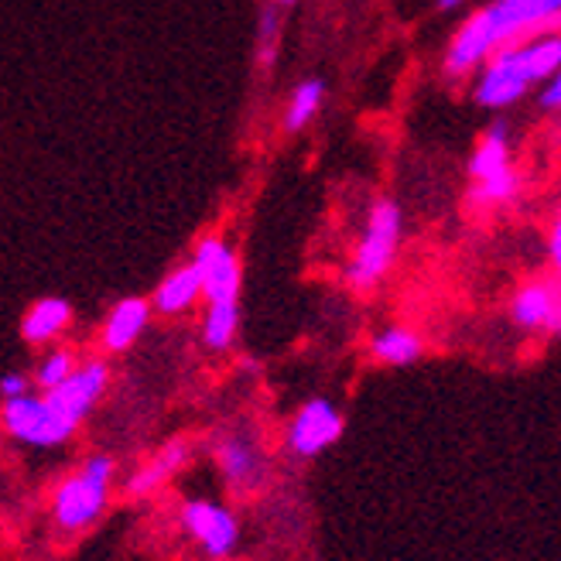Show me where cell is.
Instances as JSON below:
<instances>
[{
  "label": "cell",
  "instance_id": "obj_1",
  "mask_svg": "<svg viewBox=\"0 0 561 561\" xmlns=\"http://www.w3.org/2000/svg\"><path fill=\"white\" fill-rule=\"evenodd\" d=\"M114 480H117V462L106 453L90 456L76 472H69L51 493V520L59 527V535L76 538L82 530H90L110 507Z\"/></svg>",
  "mask_w": 561,
  "mask_h": 561
},
{
  "label": "cell",
  "instance_id": "obj_2",
  "mask_svg": "<svg viewBox=\"0 0 561 561\" xmlns=\"http://www.w3.org/2000/svg\"><path fill=\"white\" fill-rule=\"evenodd\" d=\"M401 247V206L394 199H377L370 216H367V230H363L353 261L346 267V285L356 295L374 291L387 271L394 267Z\"/></svg>",
  "mask_w": 561,
  "mask_h": 561
},
{
  "label": "cell",
  "instance_id": "obj_3",
  "mask_svg": "<svg viewBox=\"0 0 561 561\" xmlns=\"http://www.w3.org/2000/svg\"><path fill=\"white\" fill-rule=\"evenodd\" d=\"M182 530L188 541L203 551L206 561H230L240 548V520L227 507L209 496H188L179 507Z\"/></svg>",
  "mask_w": 561,
  "mask_h": 561
},
{
  "label": "cell",
  "instance_id": "obj_4",
  "mask_svg": "<svg viewBox=\"0 0 561 561\" xmlns=\"http://www.w3.org/2000/svg\"><path fill=\"white\" fill-rule=\"evenodd\" d=\"M0 421H4L8 438H14L24 448H59L79 432L51 408V401L42 394V390L38 394L32 390V394H24V398L4 401Z\"/></svg>",
  "mask_w": 561,
  "mask_h": 561
},
{
  "label": "cell",
  "instance_id": "obj_5",
  "mask_svg": "<svg viewBox=\"0 0 561 561\" xmlns=\"http://www.w3.org/2000/svg\"><path fill=\"white\" fill-rule=\"evenodd\" d=\"M209 453H213V462L222 476V483H227L233 493L240 496H250L267 486L271 480V459L264 453V445L247 435V432H219L213 442H209Z\"/></svg>",
  "mask_w": 561,
  "mask_h": 561
},
{
  "label": "cell",
  "instance_id": "obj_6",
  "mask_svg": "<svg viewBox=\"0 0 561 561\" xmlns=\"http://www.w3.org/2000/svg\"><path fill=\"white\" fill-rule=\"evenodd\" d=\"M346 417L329 398H308L285 428V453L295 462H316L343 438Z\"/></svg>",
  "mask_w": 561,
  "mask_h": 561
},
{
  "label": "cell",
  "instance_id": "obj_7",
  "mask_svg": "<svg viewBox=\"0 0 561 561\" xmlns=\"http://www.w3.org/2000/svg\"><path fill=\"white\" fill-rule=\"evenodd\" d=\"M511 322L520 332L558 340L561 335V285L558 277H530L511 298Z\"/></svg>",
  "mask_w": 561,
  "mask_h": 561
},
{
  "label": "cell",
  "instance_id": "obj_8",
  "mask_svg": "<svg viewBox=\"0 0 561 561\" xmlns=\"http://www.w3.org/2000/svg\"><path fill=\"white\" fill-rule=\"evenodd\" d=\"M192 264L199 267L203 285H206V305H240V288H243V271L237 250L209 233L195 243L192 250Z\"/></svg>",
  "mask_w": 561,
  "mask_h": 561
},
{
  "label": "cell",
  "instance_id": "obj_9",
  "mask_svg": "<svg viewBox=\"0 0 561 561\" xmlns=\"http://www.w3.org/2000/svg\"><path fill=\"white\" fill-rule=\"evenodd\" d=\"M106 387H110L106 359H87V363H79V370L66 383H59L55 390H42V394L51 401V408L59 411L72 428H82L87 417L93 414V408L103 401Z\"/></svg>",
  "mask_w": 561,
  "mask_h": 561
},
{
  "label": "cell",
  "instance_id": "obj_10",
  "mask_svg": "<svg viewBox=\"0 0 561 561\" xmlns=\"http://www.w3.org/2000/svg\"><path fill=\"white\" fill-rule=\"evenodd\" d=\"M192 456H195V445L188 438H168L161 448H154V453L127 476L124 493L130 500H145V496L158 493L192 462Z\"/></svg>",
  "mask_w": 561,
  "mask_h": 561
},
{
  "label": "cell",
  "instance_id": "obj_11",
  "mask_svg": "<svg viewBox=\"0 0 561 561\" xmlns=\"http://www.w3.org/2000/svg\"><path fill=\"white\" fill-rule=\"evenodd\" d=\"M496 32L507 45L520 32H558L561 27V0H496L486 8Z\"/></svg>",
  "mask_w": 561,
  "mask_h": 561
},
{
  "label": "cell",
  "instance_id": "obj_12",
  "mask_svg": "<svg viewBox=\"0 0 561 561\" xmlns=\"http://www.w3.org/2000/svg\"><path fill=\"white\" fill-rule=\"evenodd\" d=\"M530 87V79L524 76L514 45H503L500 51H493L486 59V69L476 82V100L483 106H511L517 103Z\"/></svg>",
  "mask_w": 561,
  "mask_h": 561
},
{
  "label": "cell",
  "instance_id": "obj_13",
  "mask_svg": "<svg viewBox=\"0 0 561 561\" xmlns=\"http://www.w3.org/2000/svg\"><path fill=\"white\" fill-rule=\"evenodd\" d=\"M151 312H154V305L148 298H124V301H117L114 308H110V316L103 322V332H100L103 350L106 353L130 350L140 340V332L148 329Z\"/></svg>",
  "mask_w": 561,
  "mask_h": 561
},
{
  "label": "cell",
  "instance_id": "obj_14",
  "mask_svg": "<svg viewBox=\"0 0 561 561\" xmlns=\"http://www.w3.org/2000/svg\"><path fill=\"white\" fill-rule=\"evenodd\" d=\"M206 298V285H203V274L199 267H195L192 261L175 267V271H168L161 277V285L154 288L151 295V305H154V312L158 316H182L188 312V308Z\"/></svg>",
  "mask_w": 561,
  "mask_h": 561
},
{
  "label": "cell",
  "instance_id": "obj_15",
  "mask_svg": "<svg viewBox=\"0 0 561 561\" xmlns=\"http://www.w3.org/2000/svg\"><path fill=\"white\" fill-rule=\"evenodd\" d=\"M72 305L66 298H38L21 319V340L27 346H48L69 329Z\"/></svg>",
  "mask_w": 561,
  "mask_h": 561
},
{
  "label": "cell",
  "instance_id": "obj_16",
  "mask_svg": "<svg viewBox=\"0 0 561 561\" xmlns=\"http://www.w3.org/2000/svg\"><path fill=\"white\" fill-rule=\"evenodd\" d=\"M370 359L380 367H411L425 356V340L408 325H387L370 340Z\"/></svg>",
  "mask_w": 561,
  "mask_h": 561
},
{
  "label": "cell",
  "instance_id": "obj_17",
  "mask_svg": "<svg viewBox=\"0 0 561 561\" xmlns=\"http://www.w3.org/2000/svg\"><path fill=\"white\" fill-rule=\"evenodd\" d=\"M517 51V62L524 69V76L530 82H541L551 79L561 69V35H541V38H530L524 45H514Z\"/></svg>",
  "mask_w": 561,
  "mask_h": 561
},
{
  "label": "cell",
  "instance_id": "obj_18",
  "mask_svg": "<svg viewBox=\"0 0 561 561\" xmlns=\"http://www.w3.org/2000/svg\"><path fill=\"white\" fill-rule=\"evenodd\" d=\"M511 168V148H507V124H493L483 137V145L469 158V179L480 182L490 175H500Z\"/></svg>",
  "mask_w": 561,
  "mask_h": 561
},
{
  "label": "cell",
  "instance_id": "obj_19",
  "mask_svg": "<svg viewBox=\"0 0 561 561\" xmlns=\"http://www.w3.org/2000/svg\"><path fill=\"white\" fill-rule=\"evenodd\" d=\"M517 192H520V179H517L514 168H507V172H500V175L472 182V188H469V206L480 209V213L483 209H496V206L514 203Z\"/></svg>",
  "mask_w": 561,
  "mask_h": 561
},
{
  "label": "cell",
  "instance_id": "obj_20",
  "mask_svg": "<svg viewBox=\"0 0 561 561\" xmlns=\"http://www.w3.org/2000/svg\"><path fill=\"white\" fill-rule=\"evenodd\" d=\"M240 329V305H206L203 316V343L213 353L230 350Z\"/></svg>",
  "mask_w": 561,
  "mask_h": 561
},
{
  "label": "cell",
  "instance_id": "obj_21",
  "mask_svg": "<svg viewBox=\"0 0 561 561\" xmlns=\"http://www.w3.org/2000/svg\"><path fill=\"white\" fill-rule=\"evenodd\" d=\"M322 96H325V82L322 79H305L301 87L291 93L288 114H285V127L288 130H301L305 124H312V117L319 114V106H322Z\"/></svg>",
  "mask_w": 561,
  "mask_h": 561
},
{
  "label": "cell",
  "instance_id": "obj_22",
  "mask_svg": "<svg viewBox=\"0 0 561 561\" xmlns=\"http://www.w3.org/2000/svg\"><path fill=\"white\" fill-rule=\"evenodd\" d=\"M76 370H79L76 353L66 350V346H55V350H48V353L38 359V367H35L32 377H35V387H38V390H55L59 383H66Z\"/></svg>",
  "mask_w": 561,
  "mask_h": 561
},
{
  "label": "cell",
  "instance_id": "obj_23",
  "mask_svg": "<svg viewBox=\"0 0 561 561\" xmlns=\"http://www.w3.org/2000/svg\"><path fill=\"white\" fill-rule=\"evenodd\" d=\"M280 4L274 0V4H264L261 18H257V59L264 69L274 66L277 59V45H280Z\"/></svg>",
  "mask_w": 561,
  "mask_h": 561
},
{
  "label": "cell",
  "instance_id": "obj_24",
  "mask_svg": "<svg viewBox=\"0 0 561 561\" xmlns=\"http://www.w3.org/2000/svg\"><path fill=\"white\" fill-rule=\"evenodd\" d=\"M32 387H35V377H24V374H4V377H0V401H14V398L32 394Z\"/></svg>",
  "mask_w": 561,
  "mask_h": 561
},
{
  "label": "cell",
  "instance_id": "obj_25",
  "mask_svg": "<svg viewBox=\"0 0 561 561\" xmlns=\"http://www.w3.org/2000/svg\"><path fill=\"white\" fill-rule=\"evenodd\" d=\"M548 254H551V271L561 285V216L551 222V230H548Z\"/></svg>",
  "mask_w": 561,
  "mask_h": 561
},
{
  "label": "cell",
  "instance_id": "obj_26",
  "mask_svg": "<svg viewBox=\"0 0 561 561\" xmlns=\"http://www.w3.org/2000/svg\"><path fill=\"white\" fill-rule=\"evenodd\" d=\"M541 106L545 110H561V69L548 79V87L541 93Z\"/></svg>",
  "mask_w": 561,
  "mask_h": 561
},
{
  "label": "cell",
  "instance_id": "obj_27",
  "mask_svg": "<svg viewBox=\"0 0 561 561\" xmlns=\"http://www.w3.org/2000/svg\"><path fill=\"white\" fill-rule=\"evenodd\" d=\"M459 4H462V0H438V8H442V11H448V8H459Z\"/></svg>",
  "mask_w": 561,
  "mask_h": 561
},
{
  "label": "cell",
  "instance_id": "obj_28",
  "mask_svg": "<svg viewBox=\"0 0 561 561\" xmlns=\"http://www.w3.org/2000/svg\"><path fill=\"white\" fill-rule=\"evenodd\" d=\"M277 4H285V8H288V4H295V0H277Z\"/></svg>",
  "mask_w": 561,
  "mask_h": 561
}]
</instances>
